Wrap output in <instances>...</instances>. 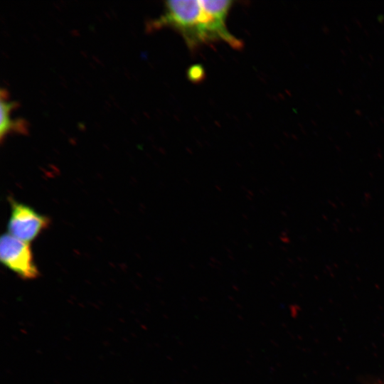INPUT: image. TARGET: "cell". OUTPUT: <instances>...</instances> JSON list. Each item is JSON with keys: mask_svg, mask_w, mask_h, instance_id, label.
Masks as SVG:
<instances>
[{"mask_svg": "<svg viewBox=\"0 0 384 384\" xmlns=\"http://www.w3.org/2000/svg\"><path fill=\"white\" fill-rule=\"evenodd\" d=\"M150 24L152 28H174L191 50L221 41L225 33L224 21L206 11L198 0L167 1L162 15Z\"/></svg>", "mask_w": 384, "mask_h": 384, "instance_id": "obj_1", "label": "cell"}, {"mask_svg": "<svg viewBox=\"0 0 384 384\" xmlns=\"http://www.w3.org/2000/svg\"><path fill=\"white\" fill-rule=\"evenodd\" d=\"M0 260L23 279H33L39 275L28 242L9 233L2 235L0 238Z\"/></svg>", "mask_w": 384, "mask_h": 384, "instance_id": "obj_2", "label": "cell"}, {"mask_svg": "<svg viewBox=\"0 0 384 384\" xmlns=\"http://www.w3.org/2000/svg\"><path fill=\"white\" fill-rule=\"evenodd\" d=\"M11 215L8 221L9 234L26 242L35 240L50 223V219L31 206L9 198Z\"/></svg>", "mask_w": 384, "mask_h": 384, "instance_id": "obj_3", "label": "cell"}, {"mask_svg": "<svg viewBox=\"0 0 384 384\" xmlns=\"http://www.w3.org/2000/svg\"><path fill=\"white\" fill-rule=\"evenodd\" d=\"M0 107H1V122H0V138H3L8 133L15 131L19 133L27 132L26 124L22 119L12 120L9 117L11 110L17 106L16 102L7 100V91L1 89L0 92Z\"/></svg>", "mask_w": 384, "mask_h": 384, "instance_id": "obj_4", "label": "cell"}, {"mask_svg": "<svg viewBox=\"0 0 384 384\" xmlns=\"http://www.w3.org/2000/svg\"><path fill=\"white\" fill-rule=\"evenodd\" d=\"M188 77L193 82L199 81L204 78V70L201 65H193L189 68Z\"/></svg>", "mask_w": 384, "mask_h": 384, "instance_id": "obj_5", "label": "cell"}]
</instances>
